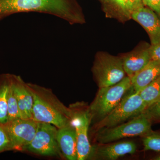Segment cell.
Instances as JSON below:
<instances>
[{
  "instance_id": "cell-1",
  "label": "cell",
  "mask_w": 160,
  "mask_h": 160,
  "mask_svg": "<svg viewBox=\"0 0 160 160\" xmlns=\"http://www.w3.org/2000/svg\"><path fill=\"white\" fill-rule=\"evenodd\" d=\"M42 12L62 19L70 24H83L85 19L72 0H0V20L16 13Z\"/></svg>"
},
{
  "instance_id": "cell-2",
  "label": "cell",
  "mask_w": 160,
  "mask_h": 160,
  "mask_svg": "<svg viewBox=\"0 0 160 160\" xmlns=\"http://www.w3.org/2000/svg\"><path fill=\"white\" fill-rule=\"evenodd\" d=\"M28 85L33 98L32 119L38 122L49 123L58 129L70 123L72 111L60 103L46 98L35 91L31 85Z\"/></svg>"
},
{
  "instance_id": "cell-3",
  "label": "cell",
  "mask_w": 160,
  "mask_h": 160,
  "mask_svg": "<svg viewBox=\"0 0 160 160\" xmlns=\"http://www.w3.org/2000/svg\"><path fill=\"white\" fill-rule=\"evenodd\" d=\"M151 118L143 112L128 122L99 129L97 133V141L100 144H106L124 138L144 136L152 132Z\"/></svg>"
},
{
  "instance_id": "cell-4",
  "label": "cell",
  "mask_w": 160,
  "mask_h": 160,
  "mask_svg": "<svg viewBox=\"0 0 160 160\" xmlns=\"http://www.w3.org/2000/svg\"><path fill=\"white\" fill-rule=\"evenodd\" d=\"M131 87V78L127 76L116 84L99 88L89 109L92 118L102 119L118 106Z\"/></svg>"
},
{
  "instance_id": "cell-5",
  "label": "cell",
  "mask_w": 160,
  "mask_h": 160,
  "mask_svg": "<svg viewBox=\"0 0 160 160\" xmlns=\"http://www.w3.org/2000/svg\"><path fill=\"white\" fill-rule=\"evenodd\" d=\"M130 91L124 96L118 106L110 113L100 120L97 126L99 129L118 126L145 111L147 106L139 92L135 91L132 86Z\"/></svg>"
},
{
  "instance_id": "cell-6",
  "label": "cell",
  "mask_w": 160,
  "mask_h": 160,
  "mask_svg": "<svg viewBox=\"0 0 160 160\" xmlns=\"http://www.w3.org/2000/svg\"><path fill=\"white\" fill-rule=\"evenodd\" d=\"M92 71L99 88L116 84L126 77L122 58L106 52L96 54Z\"/></svg>"
},
{
  "instance_id": "cell-7",
  "label": "cell",
  "mask_w": 160,
  "mask_h": 160,
  "mask_svg": "<svg viewBox=\"0 0 160 160\" xmlns=\"http://www.w3.org/2000/svg\"><path fill=\"white\" fill-rule=\"evenodd\" d=\"M38 122L32 119L18 118L3 125L11 142L12 150H24L34 138Z\"/></svg>"
},
{
  "instance_id": "cell-8",
  "label": "cell",
  "mask_w": 160,
  "mask_h": 160,
  "mask_svg": "<svg viewBox=\"0 0 160 160\" xmlns=\"http://www.w3.org/2000/svg\"><path fill=\"white\" fill-rule=\"evenodd\" d=\"M57 128L49 123L38 122L35 135L25 150L42 155L58 154L60 148L57 141Z\"/></svg>"
},
{
  "instance_id": "cell-9",
  "label": "cell",
  "mask_w": 160,
  "mask_h": 160,
  "mask_svg": "<svg viewBox=\"0 0 160 160\" xmlns=\"http://www.w3.org/2000/svg\"><path fill=\"white\" fill-rule=\"evenodd\" d=\"M91 119L89 109L72 113L70 122L74 126L76 132L78 160H86L90 156L92 146L88 133Z\"/></svg>"
},
{
  "instance_id": "cell-10",
  "label": "cell",
  "mask_w": 160,
  "mask_h": 160,
  "mask_svg": "<svg viewBox=\"0 0 160 160\" xmlns=\"http://www.w3.org/2000/svg\"><path fill=\"white\" fill-rule=\"evenodd\" d=\"M92 147L89 158L96 159L115 160L127 154H134L136 145L132 141H123L112 144H101Z\"/></svg>"
},
{
  "instance_id": "cell-11",
  "label": "cell",
  "mask_w": 160,
  "mask_h": 160,
  "mask_svg": "<svg viewBox=\"0 0 160 160\" xmlns=\"http://www.w3.org/2000/svg\"><path fill=\"white\" fill-rule=\"evenodd\" d=\"M131 19L145 29L149 35L151 45L160 42V19L154 11L144 6L132 12Z\"/></svg>"
},
{
  "instance_id": "cell-12",
  "label": "cell",
  "mask_w": 160,
  "mask_h": 160,
  "mask_svg": "<svg viewBox=\"0 0 160 160\" xmlns=\"http://www.w3.org/2000/svg\"><path fill=\"white\" fill-rule=\"evenodd\" d=\"M12 88L17 99L21 118L32 119L33 98L29 85L21 77L12 75Z\"/></svg>"
},
{
  "instance_id": "cell-13",
  "label": "cell",
  "mask_w": 160,
  "mask_h": 160,
  "mask_svg": "<svg viewBox=\"0 0 160 160\" xmlns=\"http://www.w3.org/2000/svg\"><path fill=\"white\" fill-rule=\"evenodd\" d=\"M57 141L60 149L69 160H78L77 141L74 126L70 122L58 129Z\"/></svg>"
},
{
  "instance_id": "cell-14",
  "label": "cell",
  "mask_w": 160,
  "mask_h": 160,
  "mask_svg": "<svg viewBox=\"0 0 160 160\" xmlns=\"http://www.w3.org/2000/svg\"><path fill=\"white\" fill-rule=\"evenodd\" d=\"M149 48H136L121 57L127 76L132 78L151 61Z\"/></svg>"
},
{
  "instance_id": "cell-15",
  "label": "cell",
  "mask_w": 160,
  "mask_h": 160,
  "mask_svg": "<svg viewBox=\"0 0 160 160\" xmlns=\"http://www.w3.org/2000/svg\"><path fill=\"white\" fill-rule=\"evenodd\" d=\"M160 76V64L151 61L142 70L131 78L132 86L136 92H140Z\"/></svg>"
},
{
  "instance_id": "cell-16",
  "label": "cell",
  "mask_w": 160,
  "mask_h": 160,
  "mask_svg": "<svg viewBox=\"0 0 160 160\" xmlns=\"http://www.w3.org/2000/svg\"><path fill=\"white\" fill-rule=\"evenodd\" d=\"M108 18L125 22L131 19V12L127 0H100Z\"/></svg>"
},
{
  "instance_id": "cell-17",
  "label": "cell",
  "mask_w": 160,
  "mask_h": 160,
  "mask_svg": "<svg viewBox=\"0 0 160 160\" xmlns=\"http://www.w3.org/2000/svg\"><path fill=\"white\" fill-rule=\"evenodd\" d=\"M10 74L0 76V125L8 122L7 94L9 90Z\"/></svg>"
},
{
  "instance_id": "cell-18",
  "label": "cell",
  "mask_w": 160,
  "mask_h": 160,
  "mask_svg": "<svg viewBox=\"0 0 160 160\" xmlns=\"http://www.w3.org/2000/svg\"><path fill=\"white\" fill-rule=\"evenodd\" d=\"M147 107L160 98V76L140 92Z\"/></svg>"
},
{
  "instance_id": "cell-19",
  "label": "cell",
  "mask_w": 160,
  "mask_h": 160,
  "mask_svg": "<svg viewBox=\"0 0 160 160\" xmlns=\"http://www.w3.org/2000/svg\"><path fill=\"white\" fill-rule=\"evenodd\" d=\"M7 105L8 122L17 119L21 118L17 99L12 88L11 74H10V82L7 94Z\"/></svg>"
},
{
  "instance_id": "cell-20",
  "label": "cell",
  "mask_w": 160,
  "mask_h": 160,
  "mask_svg": "<svg viewBox=\"0 0 160 160\" xmlns=\"http://www.w3.org/2000/svg\"><path fill=\"white\" fill-rule=\"evenodd\" d=\"M143 137V144L145 151H160V133L152 132Z\"/></svg>"
},
{
  "instance_id": "cell-21",
  "label": "cell",
  "mask_w": 160,
  "mask_h": 160,
  "mask_svg": "<svg viewBox=\"0 0 160 160\" xmlns=\"http://www.w3.org/2000/svg\"><path fill=\"white\" fill-rule=\"evenodd\" d=\"M12 150L11 143L5 127L0 125V152Z\"/></svg>"
},
{
  "instance_id": "cell-22",
  "label": "cell",
  "mask_w": 160,
  "mask_h": 160,
  "mask_svg": "<svg viewBox=\"0 0 160 160\" xmlns=\"http://www.w3.org/2000/svg\"><path fill=\"white\" fill-rule=\"evenodd\" d=\"M144 112L151 119L155 118L160 119V98L148 106Z\"/></svg>"
},
{
  "instance_id": "cell-23",
  "label": "cell",
  "mask_w": 160,
  "mask_h": 160,
  "mask_svg": "<svg viewBox=\"0 0 160 160\" xmlns=\"http://www.w3.org/2000/svg\"><path fill=\"white\" fill-rule=\"evenodd\" d=\"M149 49L151 60L160 64V42L150 45Z\"/></svg>"
},
{
  "instance_id": "cell-24",
  "label": "cell",
  "mask_w": 160,
  "mask_h": 160,
  "mask_svg": "<svg viewBox=\"0 0 160 160\" xmlns=\"http://www.w3.org/2000/svg\"><path fill=\"white\" fill-rule=\"evenodd\" d=\"M145 6L154 11L160 17V0H143Z\"/></svg>"
},
{
  "instance_id": "cell-25",
  "label": "cell",
  "mask_w": 160,
  "mask_h": 160,
  "mask_svg": "<svg viewBox=\"0 0 160 160\" xmlns=\"http://www.w3.org/2000/svg\"><path fill=\"white\" fill-rule=\"evenodd\" d=\"M131 13L145 6L143 0H127Z\"/></svg>"
},
{
  "instance_id": "cell-26",
  "label": "cell",
  "mask_w": 160,
  "mask_h": 160,
  "mask_svg": "<svg viewBox=\"0 0 160 160\" xmlns=\"http://www.w3.org/2000/svg\"><path fill=\"white\" fill-rule=\"evenodd\" d=\"M152 159L155 160H160V154L159 155L156 157L155 158H154Z\"/></svg>"
}]
</instances>
